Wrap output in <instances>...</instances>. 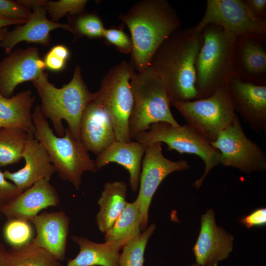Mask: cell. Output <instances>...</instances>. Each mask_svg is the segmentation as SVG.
Segmentation results:
<instances>
[{"instance_id":"cell-1","label":"cell","mask_w":266,"mask_h":266,"mask_svg":"<svg viewBox=\"0 0 266 266\" xmlns=\"http://www.w3.org/2000/svg\"><path fill=\"white\" fill-rule=\"evenodd\" d=\"M202 43L201 32L196 33L190 28H179L153 56L149 66L163 82L170 102L198 100L195 64Z\"/></svg>"},{"instance_id":"cell-2","label":"cell","mask_w":266,"mask_h":266,"mask_svg":"<svg viewBox=\"0 0 266 266\" xmlns=\"http://www.w3.org/2000/svg\"><path fill=\"white\" fill-rule=\"evenodd\" d=\"M119 19L130 32L131 64L138 72L149 66L160 46L181 25L175 10L166 0H139Z\"/></svg>"},{"instance_id":"cell-3","label":"cell","mask_w":266,"mask_h":266,"mask_svg":"<svg viewBox=\"0 0 266 266\" xmlns=\"http://www.w3.org/2000/svg\"><path fill=\"white\" fill-rule=\"evenodd\" d=\"M32 83L41 100L42 113L45 118L50 119L57 135H65L64 120L73 137L80 140L82 115L95 98V93L89 90L82 78L80 66L75 67L69 82L61 88L50 83L48 74L44 72Z\"/></svg>"},{"instance_id":"cell-4","label":"cell","mask_w":266,"mask_h":266,"mask_svg":"<svg viewBox=\"0 0 266 266\" xmlns=\"http://www.w3.org/2000/svg\"><path fill=\"white\" fill-rule=\"evenodd\" d=\"M201 33L203 43L195 64L198 100L227 88L236 75L234 57L237 37L214 24L205 27Z\"/></svg>"},{"instance_id":"cell-5","label":"cell","mask_w":266,"mask_h":266,"mask_svg":"<svg viewBox=\"0 0 266 266\" xmlns=\"http://www.w3.org/2000/svg\"><path fill=\"white\" fill-rule=\"evenodd\" d=\"M34 137L45 148L56 172L63 181L71 183L79 190L84 172H96L95 162L80 140L73 137L68 128L65 135H56L43 115L39 105L32 113Z\"/></svg>"},{"instance_id":"cell-6","label":"cell","mask_w":266,"mask_h":266,"mask_svg":"<svg viewBox=\"0 0 266 266\" xmlns=\"http://www.w3.org/2000/svg\"><path fill=\"white\" fill-rule=\"evenodd\" d=\"M131 83L134 98L129 121L132 139L135 135L148 131L154 123L180 125L171 112L170 100L163 82L150 66L142 71L135 72Z\"/></svg>"},{"instance_id":"cell-7","label":"cell","mask_w":266,"mask_h":266,"mask_svg":"<svg viewBox=\"0 0 266 266\" xmlns=\"http://www.w3.org/2000/svg\"><path fill=\"white\" fill-rule=\"evenodd\" d=\"M135 69L131 63L123 61L112 66L102 78L95 99L109 116L116 140L132 141L129 121L134 103L131 80Z\"/></svg>"},{"instance_id":"cell-8","label":"cell","mask_w":266,"mask_h":266,"mask_svg":"<svg viewBox=\"0 0 266 266\" xmlns=\"http://www.w3.org/2000/svg\"><path fill=\"white\" fill-rule=\"evenodd\" d=\"M186 125L210 143L237 116L227 88L219 89L211 96L186 101H172Z\"/></svg>"},{"instance_id":"cell-9","label":"cell","mask_w":266,"mask_h":266,"mask_svg":"<svg viewBox=\"0 0 266 266\" xmlns=\"http://www.w3.org/2000/svg\"><path fill=\"white\" fill-rule=\"evenodd\" d=\"M133 139L146 145L154 142L166 143L168 151L176 150L199 157L204 162V171L193 186L200 188L210 171L219 165L220 152L209 143L200 137L186 124L173 126L166 122L152 124L149 129L135 135Z\"/></svg>"},{"instance_id":"cell-10","label":"cell","mask_w":266,"mask_h":266,"mask_svg":"<svg viewBox=\"0 0 266 266\" xmlns=\"http://www.w3.org/2000/svg\"><path fill=\"white\" fill-rule=\"evenodd\" d=\"M220 152L219 164L246 173L266 169V155L260 146L248 138L237 116L210 143Z\"/></svg>"},{"instance_id":"cell-11","label":"cell","mask_w":266,"mask_h":266,"mask_svg":"<svg viewBox=\"0 0 266 266\" xmlns=\"http://www.w3.org/2000/svg\"><path fill=\"white\" fill-rule=\"evenodd\" d=\"M210 24L219 26L237 37L248 34L266 36V20L256 17L243 0H207L202 19L190 29L199 33Z\"/></svg>"},{"instance_id":"cell-12","label":"cell","mask_w":266,"mask_h":266,"mask_svg":"<svg viewBox=\"0 0 266 266\" xmlns=\"http://www.w3.org/2000/svg\"><path fill=\"white\" fill-rule=\"evenodd\" d=\"M162 143L159 142L144 145L139 190L135 200L140 211L141 232L147 228L149 207L155 192L163 180L171 173L190 167L186 160L173 161L166 158L162 152Z\"/></svg>"},{"instance_id":"cell-13","label":"cell","mask_w":266,"mask_h":266,"mask_svg":"<svg viewBox=\"0 0 266 266\" xmlns=\"http://www.w3.org/2000/svg\"><path fill=\"white\" fill-rule=\"evenodd\" d=\"M234 109L256 133L266 131V85L234 76L227 86Z\"/></svg>"},{"instance_id":"cell-14","label":"cell","mask_w":266,"mask_h":266,"mask_svg":"<svg viewBox=\"0 0 266 266\" xmlns=\"http://www.w3.org/2000/svg\"><path fill=\"white\" fill-rule=\"evenodd\" d=\"M45 68L36 47L11 51L0 62V94L10 97L17 86L36 79Z\"/></svg>"},{"instance_id":"cell-15","label":"cell","mask_w":266,"mask_h":266,"mask_svg":"<svg viewBox=\"0 0 266 266\" xmlns=\"http://www.w3.org/2000/svg\"><path fill=\"white\" fill-rule=\"evenodd\" d=\"M233 235L217 225L214 212L208 209L200 219V229L193 248L200 266H218L227 259L233 249Z\"/></svg>"},{"instance_id":"cell-16","label":"cell","mask_w":266,"mask_h":266,"mask_svg":"<svg viewBox=\"0 0 266 266\" xmlns=\"http://www.w3.org/2000/svg\"><path fill=\"white\" fill-rule=\"evenodd\" d=\"M22 158L25 164L22 168L14 172L3 171L5 178L13 183L20 193L40 180L50 181L56 172L46 149L33 133H29Z\"/></svg>"},{"instance_id":"cell-17","label":"cell","mask_w":266,"mask_h":266,"mask_svg":"<svg viewBox=\"0 0 266 266\" xmlns=\"http://www.w3.org/2000/svg\"><path fill=\"white\" fill-rule=\"evenodd\" d=\"M60 200L55 188L49 180H40L0 207L8 220L30 222L42 210L58 205Z\"/></svg>"},{"instance_id":"cell-18","label":"cell","mask_w":266,"mask_h":266,"mask_svg":"<svg viewBox=\"0 0 266 266\" xmlns=\"http://www.w3.org/2000/svg\"><path fill=\"white\" fill-rule=\"evenodd\" d=\"M234 67L241 79L266 85V36L248 34L237 38Z\"/></svg>"},{"instance_id":"cell-19","label":"cell","mask_w":266,"mask_h":266,"mask_svg":"<svg viewBox=\"0 0 266 266\" xmlns=\"http://www.w3.org/2000/svg\"><path fill=\"white\" fill-rule=\"evenodd\" d=\"M46 5H38L33 8V12L26 22L18 25L8 31L0 43L1 47L9 54L18 43L26 41L48 46L50 42V32L56 29H62L70 33L68 24L54 22L47 17Z\"/></svg>"},{"instance_id":"cell-20","label":"cell","mask_w":266,"mask_h":266,"mask_svg":"<svg viewBox=\"0 0 266 266\" xmlns=\"http://www.w3.org/2000/svg\"><path fill=\"white\" fill-rule=\"evenodd\" d=\"M36 235L32 242L45 250L60 262L66 256L69 219L62 211L44 212L30 221Z\"/></svg>"},{"instance_id":"cell-21","label":"cell","mask_w":266,"mask_h":266,"mask_svg":"<svg viewBox=\"0 0 266 266\" xmlns=\"http://www.w3.org/2000/svg\"><path fill=\"white\" fill-rule=\"evenodd\" d=\"M80 140L88 151L97 155L116 140L111 119L95 94L82 117Z\"/></svg>"},{"instance_id":"cell-22","label":"cell","mask_w":266,"mask_h":266,"mask_svg":"<svg viewBox=\"0 0 266 266\" xmlns=\"http://www.w3.org/2000/svg\"><path fill=\"white\" fill-rule=\"evenodd\" d=\"M144 153L145 146L142 143L135 141L125 142L116 140L98 154L95 162L98 170L110 163L123 166L129 172L131 188L135 192L139 186Z\"/></svg>"},{"instance_id":"cell-23","label":"cell","mask_w":266,"mask_h":266,"mask_svg":"<svg viewBox=\"0 0 266 266\" xmlns=\"http://www.w3.org/2000/svg\"><path fill=\"white\" fill-rule=\"evenodd\" d=\"M35 100L30 90L22 91L9 98L0 94V128H19L33 134L31 109Z\"/></svg>"},{"instance_id":"cell-24","label":"cell","mask_w":266,"mask_h":266,"mask_svg":"<svg viewBox=\"0 0 266 266\" xmlns=\"http://www.w3.org/2000/svg\"><path fill=\"white\" fill-rule=\"evenodd\" d=\"M71 238L78 245L79 252L75 258L67 260L66 266H119V248L82 236L72 235Z\"/></svg>"},{"instance_id":"cell-25","label":"cell","mask_w":266,"mask_h":266,"mask_svg":"<svg viewBox=\"0 0 266 266\" xmlns=\"http://www.w3.org/2000/svg\"><path fill=\"white\" fill-rule=\"evenodd\" d=\"M127 184L123 181L108 182L98 200L100 210L96 216L99 230L105 233L124 210L128 202L126 200Z\"/></svg>"},{"instance_id":"cell-26","label":"cell","mask_w":266,"mask_h":266,"mask_svg":"<svg viewBox=\"0 0 266 266\" xmlns=\"http://www.w3.org/2000/svg\"><path fill=\"white\" fill-rule=\"evenodd\" d=\"M140 214L134 200L128 202L112 227L105 233V242L120 249L138 236L140 229Z\"/></svg>"},{"instance_id":"cell-27","label":"cell","mask_w":266,"mask_h":266,"mask_svg":"<svg viewBox=\"0 0 266 266\" xmlns=\"http://www.w3.org/2000/svg\"><path fill=\"white\" fill-rule=\"evenodd\" d=\"M6 266H63L45 250L32 241L21 247L8 250Z\"/></svg>"},{"instance_id":"cell-28","label":"cell","mask_w":266,"mask_h":266,"mask_svg":"<svg viewBox=\"0 0 266 266\" xmlns=\"http://www.w3.org/2000/svg\"><path fill=\"white\" fill-rule=\"evenodd\" d=\"M28 135V133L19 128H0V166L21 161Z\"/></svg>"},{"instance_id":"cell-29","label":"cell","mask_w":266,"mask_h":266,"mask_svg":"<svg viewBox=\"0 0 266 266\" xmlns=\"http://www.w3.org/2000/svg\"><path fill=\"white\" fill-rule=\"evenodd\" d=\"M68 21L75 40L84 36L89 38L103 37L105 28L96 13L83 12L77 15H68Z\"/></svg>"},{"instance_id":"cell-30","label":"cell","mask_w":266,"mask_h":266,"mask_svg":"<svg viewBox=\"0 0 266 266\" xmlns=\"http://www.w3.org/2000/svg\"><path fill=\"white\" fill-rule=\"evenodd\" d=\"M155 229L156 225L152 224L122 248L123 251L120 255L119 266H144L145 248Z\"/></svg>"},{"instance_id":"cell-31","label":"cell","mask_w":266,"mask_h":266,"mask_svg":"<svg viewBox=\"0 0 266 266\" xmlns=\"http://www.w3.org/2000/svg\"><path fill=\"white\" fill-rule=\"evenodd\" d=\"M4 236L12 247L23 246L32 241L33 230L29 221L20 220H8L5 224Z\"/></svg>"},{"instance_id":"cell-32","label":"cell","mask_w":266,"mask_h":266,"mask_svg":"<svg viewBox=\"0 0 266 266\" xmlns=\"http://www.w3.org/2000/svg\"><path fill=\"white\" fill-rule=\"evenodd\" d=\"M87 2L86 0H47L45 6L51 20L58 22L67 14L74 16L83 13Z\"/></svg>"},{"instance_id":"cell-33","label":"cell","mask_w":266,"mask_h":266,"mask_svg":"<svg viewBox=\"0 0 266 266\" xmlns=\"http://www.w3.org/2000/svg\"><path fill=\"white\" fill-rule=\"evenodd\" d=\"M103 38L106 44L114 46L121 53H131L133 48L131 38L125 33L122 27L105 29Z\"/></svg>"},{"instance_id":"cell-34","label":"cell","mask_w":266,"mask_h":266,"mask_svg":"<svg viewBox=\"0 0 266 266\" xmlns=\"http://www.w3.org/2000/svg\"><path fill=\"white\" fill-rule=\"evenodd\" d=\"M32 12L11 0H0V17L26 22Z\"/></svg>"},{"instance_id":"cell-35","label":"cell","mask_w":266,"mask_h":266,"mask_svg":"<svg viewBox=\"0 0 266 266\" xmlns=\"http://www.w3.org/2000/svg\"><path fill=\"white\" fill-rule=\"evenodd\" d=\"M20 193L15 185L4 177L0 170V207L7 203Z\"/></svg>"},{"instance_id":"cell-36","label":"cell","mask_w":266,"mask_h":266,"mask_svg":"<svg viewBox=\"0 0 266 266\" xmlns=\"http://www.w3.org/2000/svg\"><path fill=\"white\" fill-rule=\"evenodd\" d=\"M240 222L247 228L263 226L266 224V209L259 208L242 217Z\"/></svg>"},{"instance_id":"cell-37","label":"cell","mask_w":266,"mask_h":266,"mask_svg":"<svg viewBox=\"0 0 266 266\" xmlns=\"http://www.w3.org/2000/svg\"><path fill=\"white\" fill-rule=\"evenodd\" d=\"M250 11L258 18L266 20V0H243Z\"/></svg>"},{"instance_id":"cell-38","label":"cell","mask_w":266,"mask_h":266,"mask_svg":"<svg viewBox=\"0 0 266 266\" xmlns=\"http://www.w3.org/2000/svg\"><path fill=\"white\" fill-rule=\"evenodd\" d=\"M43 61L45 68L53 71L63 70L66 65V61L55 56L50 51L45 55Z\"/></svg>"},{"instance_id":"cell-39","label":"cell","mask_w":266,"mask_h":266,"mask_svg":"<svg viewBox=\"0 0 266 266\" xmlns=\"http://www.w3.org/2000/svg\"><path fill=\"white\" fill-rule=\"evenodd\" d=\"M55 56L67 62L70 52L68 48L63 44H58L52 47L49 50Z\"/></svg>"},{"instance_id":"cell-40","label":"cell","mask_w":266,"mask_h":266,"mask_svg":"<svg viewBox=\"0 0 266 266\" xmlns=\"http://www.w3.org/2000/svg\"><path fill=\"white\" fill-rule=\"evenodd\" d=\"M19 4L30 9L38 5H46L47 0H19L16 1Z\"/></svg>"},{"instance_id":"cell-41","label":"cell","mask_w":266,"mask_h":266,"mask_svg":"<svg viewBox=\"0 0 266 266\" xmlns=\"http://www.w3.org/2000/svg\"><path fill=\"white\" fill-rule=\"evenodd\" d=\"M8 258V250L0 241V266H6Z\"/></svg>"},{"instance_id":"cell-42","label":"cell","mask_w":266,"mask_h":266,"mask_svg":"<svg viewBox=\"0 0 266 266\" xmlns=\"http://www.w3.org/2000/svg\"><path fill=\"white\" fill-rule=\"evenodd\" d=\"M25 22L18 20L8 19L0 17V29L14 25H21Z\"/></svg>"},{"instance_id":"cell-43","label":"cell","mask_w":266,"mask_h":266,"mask_svg":"<svg viewBox=\"0 0 266 266\" xmlns=\"http://www.w3.org/2000/svg\"><path fill=\"white\" fill-rule=\"evenodd\" d=\"M7 32L8 29L7 27H4L0 29V43L3 40Z\"/></svg>"},{"instance_id":"cell-44","label":"cell","mask_w":266,"mask_h":266,"mask_svg":"<svg viewBox=\"0 0 266 266\" xmlns=\"http://www.w3.org/2000/svg\"><path fill=\"white\" fill-rule=\"evenodd\" d=\"M190 266H200L199 265H198L196 263H193L192 265H191Z\"/></svg>"},{"instance_id":"cell-45","label":"cell","mask_w":266,"mask_h":266,"mask_svg":"<svg viewBox=\"0 0 266 266\" xmlns=\"http://www.w3.org/2000/svg\"><path fill=\"white\" fill-rule=\"evenodd\" d=\"M1 213V212L0 207V216Z\"/></svg>"}]
</instances>
